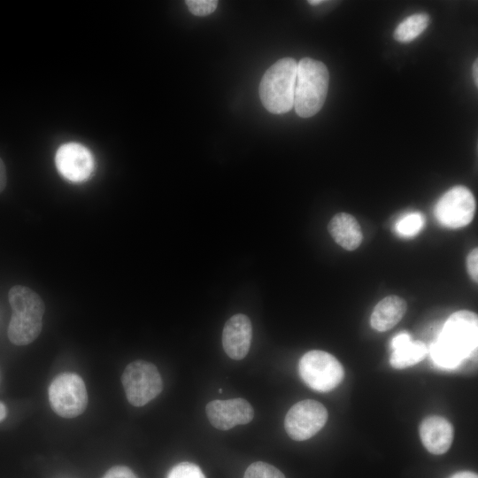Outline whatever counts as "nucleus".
<instances>
[{"label": "nucleus", "mask_w": 478, "mask_h": 478, "mask_svg": "<svg viewBox=\"0 0 478 478\" xmlns=\"http://www.w3.org/2000/svg\"><path fill=\"white\" fill-rule=\"evenodd\" d=\"M121 382L128 402L136 407L154 399L163 388L156 366L144 360L129 363L122 374Z\"/></svg>", "instance_id": "nucleus-6"}, {"label": "nucleus", "mask_w": 478, "mask_h": 478, "mask_svg": "<svg viewBox=\"0 0 478 478\" xmlns=\"http://www.w3.org/2000/svg\"><path fill=\"white\" fill-rule=\"evenodd\" d=\"M406 302L398 296H389L382 299L374 308L371 314V327L385 332L395 327L406 312Z\"/></svg>", "instance_id": "nucleus-16"}, {"label": "nucleus", "mask_w": 478, "mask_h": 478, "mask_svg": "<svg viewBox=\"0 0 478 478\" xmlns=\"http://www.w3.org/2000/svg\"><path fill=\"white\" fill-rule=\"evenodd\" d=\"M49 400L52 410L64 418L81 414L88 404L83 380L74 373H63L55 377L49 387Z\"/></svg>", "instance_id": "nucleus-7"}, {"label": "nucleus", "mask_w": 478, "mask_h": 478, "mask_svg": "<svg viewBox=\"0 0 478 478\" xmlns=\"http://www.w3.org/2000/svg\"><path fill=\"white\" fill-rule=\"evenodd\" d=\"M429 16L425 12L414 13L404 19L395 29L396 41L407 43L415 40L428 27Z\"/></svg>", "instance_id": "nucleus-17"}, {"label": "nucleus", "mask_w": 478, "mask_h": 478, "mask_svg": "<svg viewBox=\"0 0 478 478\" xmlns=\"http://www.w3.org/2000/svg\"><path fill=\"white\" fill-rule=\"evenodd\" d=\"M6 416V408L5 405L0 402V422L5 418Z\"/></svg>", "instance_id": "nucleus-27"}, {"label": "nucleus", "mask_w": 478, "mask_h": 478, "mask_svg": "<svg viewBox=\"0 0 478 478\" xmlns=\"http://www.w3.org/2000/svg\"><path fill=\"white\" fill-rule=\"evenodd\" d=\"M243 478H286L275 466L262 461L251 464Z\"/></svg>", "instance_id": "nucleus-19"}, {"label": "nucleus", "mask_w": 478, "mask_h": 478, "mask_svg": "<svg viewBox=\"0 0 478 478\" xmlns=\"http://www.w3.org/2000/svg\"><path fill=\"white\" fill-rule=\"evenodd\" d=\"M466 267L474 281L478 280V249H473L466 258Z\"/></svg>", "instance_id": "nucleus-22"}, {"label": "nucleus", "mask_w": 478, "mask_h": 478, "mask_svg": "<svg viewBox=\"0 0 478 478\" xmlns=\"http://www.w3.org/2000/svg\"><path fill=\"white\" fill-rule=\"evenodd\" d=\"M189 12L196 16H206L212 13L217 6L216 0H187L185 1Z\"/></svg>", "instance_id": "nucleus-21"}, {"label": "nucleus", "mask_w": 478, "mask_h": 478, "mask_svg": "<svg viewBox=\"0 0 478 478\" xmlns=\"http://www.w3.org/2000/svg\"><path fill=\"white\" fill-rule=\"evenodd\" d=\"M450 478H478L477 474L471 471H460L452 474Z\"/></svg>", "instance_id": "nucleus-25"}, {"label": "nucleus", "mask_w": 478, "mask_h": 478, "mask_svg": "<svg viewBox=\"0 0 478 478\" xmlns=\"http://www.w3.org/2000/svg\"><path fill=\"white\" fill-rule=\"evenodd\" d=\"M392 351L389 363L396 369H404L422 361L428 353L426 344L421 341H412L411 335L402 331L390 342Z\"/></svg>", "instance_id": "nucleus-14"}, {"label": "nucleus", "mask_w": 478, "mask_h": 478, "mask_svg": "<svg viewBox=\"0 0 478 478\" xmlns=\"http://www.w3.org/2000/svg\"><path fill=\"white\" fill-rule=\"evenodd\" d=\"M166 478H205V476L197 465L184 461L173 466Z\"/></svg>", "instance_id": "nucleus-20"}, {"label": "nucleus", "mask_w": 478, "mask_h": 478, "mask_svg": "<svg viewBox=\"0 0 478 478\" xmlns=\"http://www.w3.org/2000/svg\"><path fill=\"white\" fill-rule=\"evenodd\" d=\"M477 335L476 313L466 310L452 313L431 344L430 356L434 365L444 370L460 366L476 352Z\"/></svg>", "instance_id": "nucleus-1"}, {"label": "nucleus", "mask_w": 478, "mask_h": 478, "mask_svg": "<svg viewBox=\"0 0 478 478\" xmlns=\"http://www.w3.org/2000/svg\"><path fill=\"white\" fill-rule=\"evenodd\" d=\"M473 77L475 86H478V61H475L473 64Z\"/></svg>", "instance_id": "nucleus-26"}, {"label": "nucleus", "mask_w": 478, "mask_h": 478, "mask_svg": "<svg viewBox=\"0 0 478 478\" xmlns=\"http://www.w3.org/2000/svg\"><path fill=\"white\" fill-rule=\"evenodd\" d=\"M328 82L329 73L321 61L304 58L297 62L294 108L299 117H312L320 111Z\"/></svg>", "instance_id": "nucleus-3"}, {"label": "nucleus", "mask_w": 478, "mask_h": 478, "mask_svg": "<svg viewBox=\"0 0 478 478\" xmlns=\"http://www.w3.org/2000/svg\"><path fill=\"white\" fill-rule=\"evenodd\" d=\"M103 478H137V476L128 467L116 466L109 469Z\"/></svg>", "instance_id": "nucleus-23"}, {"label": "nucleus", "mask_w": 478, "mask_h": 478, "mask_svg": "<svg viewBox=\"0 0 478 478\" xmlns=\"http://www.w3.org/2000/svg\"><path fill=\"white\" fill-rule=\"evenodd\" d=\"M474 212L475 200L473 193L460 185L447 190L435 206L436 218L449 228L466 227L473 220Z\"/></svg>", "instance_id": "nucleus-9"}, {"label": "nucleus", "mask_w": 478, "mask_h": 478, "mask_svg": "<svg viewBox=\"0 0 478 478\" xmlns=\"http://www.w3.org/2000/svg\"><path fill=\"white\" fill-rule=\"evenodd\" d=\"M328 411L320 402L305 399L293 405L284 419V428L295 441H305L315 436L328 420Z\"/></svg>", "instance_id": "nucleus-8"}, {"label": "nucleus", "mask_w": 478, "mask_h": 478, "mask_svg": "<svg viewBox=\"0 0 478 478\" xmlns=\"http://www.w3.org/2000/svg\"><path fill=\"white\" fill-rule=\"evenodd\" d=\"M420 436L427 451L435 455L445 453L451 447L454 429L449 420L441 416H428L420 425Z\"/></svg>", "instance_id": "nucleus-13"}, {"label": "nucleus", "mask_w": 478, "mask_h": 478, "mask_svg": "<svg viewBox=\"0 0 478 478\" xmlns=\"http://www.w3.org/2000/svg\"><path fill=\"white\" fill-rule=\"evenodd\" d=\"M252 338V326L248 316L235 314L225 323L222 345L226 354L235 360L243 359L249 352Z\"/></svg>", "instance_id": "nucleus-12"}, {"label": "nucleus", "mask_w": 478, "mask_h": 478, "mask_svg": "<svg viewBox=\"0 0 478 478\" xmlns=\"http://www.w3.org/2000/svg\"><path fill=\"white\" fill-rule=\"evenodd\" d=\"M328 229L335 242L347 251L356 250L362 242L361 227L351 214L340 212L329 221Z\"/></svg>", "instance_id": "nucleus-15"}, {"label": "nucleus", "mask_w": 478, "mask_h": 478, "mask_svg": "<svg viewBox=\"0 0 478 478\" xmlns=\"http://www.w3.org/2000/svg\"><path fill=\"white\" fill-rule=\"evenodd\" d=\"M8 298L12 309L7 331L9 340L16 345L29 344L42 331L44 303L35 291L22 285L11 288Z\"/></svg>", "instance_id": "nucleus-2"}, {"label": "nucleus", "mask_w": 478, "mask_h": 478, "mask_svg": "<svg viewBox=\"0 0 478 478\" xmlns=\"http://www.w3.org/2000/svg\"><path fill=\"white\" fill-rule=\"evenodd\" d=\"M298 373L303 382L318 392L333 390L344 377V369L337 358L320 350L310 351L302 356Z\"/></svg>", "instance_id": "nucleus-5"}, {"label": "nucleus", "mask_w": 478, "mask_h": 478, "mask_svg": "<svg viewBox=\"0 0 478 478\" xmlns=\"http://www.w3.org/2000/svg\"><path fill=\"white\" fill-rule=\"evenodd\" d=\"M324 1L322 0H310L308 1V3L311 4V5H318V4H320L321 3H323Z\"/></svg>", "instance_id": "nucleus-28"}, {"label": "nucleus", "mask_w": 478, "mask_h": 478, "mask_svg": "<svg viewBox=\"0 0 478 478\" xmlns=\"http://www.w3.org/2000/svg\"><path fill=\"white\" fill-rule=\"evenodd\" d=\"M205 412L212 426L220 430L247 424L254 417L251 405L240 397L211 401L205 406Z\"/></svg>", "instance_id": "nucleus-10"}, {"label": "nucleus", "mask_w": 478, "mask_h": 478, "mask_svg": "<svg viewBox=\"0 0 478 478\" xmlns=\"http://www.w3.org/2000/svg\"><path fill=\"white\" fill-rule=\"evenodd\" d=\"M424 225L423 214L413 212L402 216L396 222V232L403 237H412L420 232Z\"/></svg>", "instance_id": "nucleus-18"}, {"label": "nucleus", "mask_w": 478, "mask_h": 478, "mask_svg": "<svg viewBox=\"0 0 478 478\" xmlns=\"http://www.w3.org/2000/svg\"><path fill=\"white\" fill-rule=\"evenodd\" d=\"M297 62L283 58L264 73L259 84V96L264 107L274 114L289 112L294 107Z\"/></svg>", "instance_id": "nucleus-4"}, {"label": "nucleus", "mask_w": 478, "mask_h": 478, "mask_svg": "<svg viewBox=\"0 0 478 478\" xmlns=\"http://www.w3.org/2000/svg\"><path fill=\"white\" fill-rule=\"evenodd\" d=\"M55 163L61 175L74 182L87 180L94 168L90 151L76 143L60 146L56 153Z\"/></svg>", "instance_id": "nucleus-11"}, {"label": "nucleus", "mask_w": 478, "mask_h": 478, "mask_svg": "<svg viewBox=\"0 0 478 478\" xmlns=\"http://www.w3.org/2000/svg\"><path fill=\"white\" fill-rule=\"evenodd\" d=\"M6 169L4 163L3 162L2 158H0V193L4 189L6 186Z\"/></svg>", "instance_id": "nucleus-24"}]
</instances>
